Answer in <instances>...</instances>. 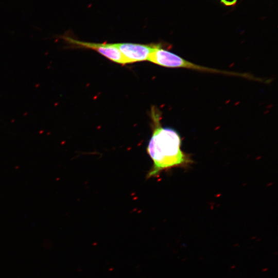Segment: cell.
Listing matches in <instances>:
<instances>
[{"mask_svg": "<svg viewBox=\"0 0 278 278\" xmlns=\"http://www.w3.org/2000/svg\"><path fill=\"white\" fill-rule=\"evenodd\" d=\"M66 43L75 47L89 48L98 52L102 56L116 63L127 64L122 54L114 43H96L76 40L68 36L59 37Z\"/></svg>", "mask_w": 278, "mask_h": 278, "instance_id": "3957f363", "label": "cell"}, {"mask_svg": "<svg viewBox=\"0 0 278 278\" xmlns=\"http://www.w3.org/2000/svg\"><path fill=\"white\" fill-rule=\"evenodd\" d=\"M152 133L148 142L147 152L153 164L147 178L154 177L165 170L182 167L190 163L188 155L181 149V138L173 129L162 127L161 112L153 107L151 110Z\"/></svg>", "mask_w": 278, "mask_h": 278, "instance_id": "6da1fadb", "label": "cell"}, {"mask_svg": "<svg viewBox=\"0 0 278 278\" xmlns=\"http://www.w3.org/2000/svg\"><path fill=\"white\" fill-rule=\"evenodd\" d=\"M148 61L165 67L183 68L206 73L220 74L250 78L247 73H239L212 68L199 65L187 61L171 51L165 49L161 44L158 43L150 54Z\"/></svg>", "mask_w": 278, "mask_h": 278, "instance_id": "7a4b0ae2", "label": "cell"}, {"mask_svg": "<svg viewBox=\"0 0 278 278\" xmlns=\"http://www.w3.org/2000/svg\"><path fill=\"white\" fill-rule=\"evenodd\" d=\"M125 58L127 64L148 60L157 44H142L132 43H114Z\"/></svg>", "mask_w": 278, "mask_h": 278, "instance_id": "277c9868", "label": "cell"}]
</instances>
